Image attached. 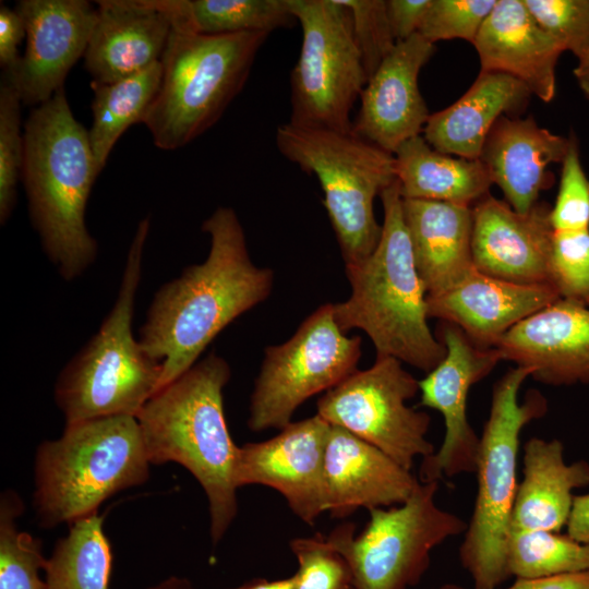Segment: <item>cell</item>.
I'll return each mask as SVG.
<instances>
[{"mask_svg": "<svg viewBox=\"0 0 589 589\" xmlns=\"http://www.w3.org/2000/svg\"><path fill=\"white\" fill-rule=\"evenodd\" d=\"M302 28L300 55L290 76L289 122L352 131L350 112L368 76L349 10L338 0H289Z\"/></svg>", "mask_w": 589, "mask_h": 589, "instance_id": "8fae6325", "label": "cell"}, {"mask_svg": "<svg viewBox=\"0 0 589 589\" xmlns=\"http://www.w3.org/2000/svg\"><path fill=\"white\" fill-rule=\"evenodd\" d=\"M550 211L551 206L540 201L529 212L518 213L490 193L479 200L472 206L476 269L516 284L553 286Z\"/></svg>", "mask_w": 589, "mask_h": 589, "instance_id": "e0dca14e", "label": "cell"}, {"mask_svg": "<svg viewBox=\"0 0 589 589\" xmlns=\"http://www.w3.org/2000/svg\"><path fill=\"white\" fill-rule=\"evenodd\" d=\"M347 589H353V588H352V586H351V587H349V588H347Z\"/></svg>", "mask_w": 589, "mask_h": 589, "instance_id": "681fc988", "label": "cell"}, {"mask_svg": "<svg viewBox=\"0 0 589 589\" xmlns=\"http://www.w3.org/2000/svg\"><path fill=\"white\" fill-rule=\"evenodd\" d=\"M432 0H386V13L396 41L419 32Z\"/></svg>", "mask_w": 589, "mask_h": 589, "instance_id": "60d3db41", "label": "cell"}, {"mask_svg": "<svg viewBox=\"0 0 589 589\" xmlns=\"http://www.w3.org/2000/svg\"><path fill=\"white\" fill-rule=\"evenodd\" d=\"M149 589H194V588L185 579L171 577Z\"/></svg>", "mask_w": 589, "mask_h": 589, "instance_id": "7dc6e473", "label": "cell"}, {"mask_svg": "<svg viewBox=\"0 0 589 589\" xmlns=\"http://www.w3.org/2000/svg\"><path fill=\"white\" fill-rule=\"evenodd\" d=\"M497 0H432L419 34L428 41L464 39L473 43Z\"/></svg>", "mask_w": 589, "mask_h": 589, "instance_id": "74e56055", "label": "cell"}, {"mask_svg": "<svg viewBox=\"0 0 589 589\" xmlns=\"http://www.w3.org/2000/svg\"><path fill=\"white\" fill-rule=\"evenodd\" d=\"M231 589H294V576L278 580L254 579Z\"/></svg>", "mask_w": 589, "mask_h": 589, "instance_id": "f6af8a7d", "label": "cell"}, {"mask_svg": "<svg viewBox=\"0 0 589 589\" xmlns=\"http://www.w3.org/2000/svg\"><path fill=\"white\" fill-rule=\"evenodd\" d=\"M574 75L584 96L589 100V50L578 60Z\"/></svg>", "mask_w": 589, "mask_h": 589, "instance_id": "bcb514c9", "label": "cell"}, {"mask_svg": "<svg viewBox=\"0 0 589 589\" xmlns=\"http://www.w3.org/2000/svg\"><path fill=\"white\" fill-rule=\"evenodd\" d=\"M111 548L96 514L71 524L45 567L46 589H109Z\"/></svg>", "mask_w": 589, "mask_h": 589, "instance_id": "4dcf8cb0", "label": "cell"}, {"mask_svg": "<svg viewBox=\"0 0 589 589\" xmlns=\"http://www.w3.org/2000/svg\"><path fill=\"white\" fill-rule=\"evenodd\" d=\"M15 10L26 32V48L11 79L25 105H41L64 87V80L84 57L96 21L85 0H21Z\"/></svg>", "mask_w": 589, "mask_h": 589, "instance_id": "2e32d148", "label": "cell"}, {"mask_svg": "<svg viewBox=\"0 0 589 589\" xmlns=\"http://www.w3.org/2000/svg\"><path fill=\"white\" fill-rule=\"evenodd\" d=\"M530 376V369L515 366L494 384L489 418L480 435L474 506L459 546V561L473 589H497L510 577L507 550L518 488L519 436L549 408L546 398L536 389L519 402L520 387Z\"/></svg>", "mask_w": 589, "mask_h": 589, "instance_id": "52a82bcc", "label": "cell"}, {"mask_svg": "<svg viewBox=\"0 0 589 589\" xmlns=\"http://www.w3.org/2000/svg\"><path fill=\"white\" fill-rule=\"evenodd\" d=\"M568 137L538 125L530 116L501 117L490 131L480 160L492 183L518 213L529 212L554 183L551 164H562Z\"/></svg>", "mask_w": 589, "mask_h": 589, "instance_id": "cb8c5ba5", "label": "cell"}, {"mask_svg": "<svg viewBox=\"0 0 589 589\" xmlns=\"http://www.w3.org/2000/svg\"><path fill=\"white\" fill-rule=\"evenodd\" d=\"M98 175L88 130L61 87L25 122L21 179L43 249L65 280L81 276L97 255L85 209Z\"/></svg>", "mask_w": 589, "mask_h": 589, "instance_id": "3957f363", "label": "cell"}, {"mask_svg": "<svg viewBox=\"0 0 589 589\" xmlns=\"http://www.w3.org/2000/svg\"><path fill=\"white\" fill-rule=\"evenodd\" d=\"M22 100L8 74L0 83V223L3 225L16 203V187L23 160Z\"/></svg>", "mask_w": 589, "mask_h": 589, "instance_id": "836d02e7", "label": "cell"}, {"mask_svg": "<svg viewBox=\"0 0 589 589\" xmlns=\"http://www.w3.org/2000/svg\"><path fill=\"white\" fill-rule=\"evenodd\" d=\"M290 550L298 561L294 589H347L351 587V573L344 556L326 537L294 538Z\"/></svg>", "mask_w": 589, "mask_h": 589, "instance_id": "d590c367", "label": "cell"}, {"mask_svg": "<svg viewBox=\"0 0 589 589\" xmlns=\"http://www.w3.org/2000/svg\"><path fill=\"white\" fill-rule=\"evenodd\" d=\"M435 52V45L419 33L396 43L368 80L352 131L395 154L406 141L421 135L430 117L418 77Z\"/></svg>", "mask_w": 589, "mask_h": 589, "instance_id": "ac0fdd59", "label": "cell"}, {"mask_svg": "<svg viewBox=\"0 0 589 589\" xmlns=\"http://www.w3.org/2000/svg\"><path fill=\"white\" fill-rule=\"evenodd\" d=\"M446 347L444 359L419 381L420 404L437 410L445 425L437 450L422 459L419 481L431 482L473 473L480 436L468 421L470 388L503 361L497 348L476 346L457 326L442 322L437 336Z\"/></svg>", "mask_w": 589, "mask_h": 589, "instance_id": "5bb4252c", "label": "cell"}, {"mask_svg": "<svg viewBox=\"0 0 589 589\" xmlns=\"http://www.w3.org/2000/svg\"><path fill=\"white\" fill-rule=\"evenodd\" d=\"M149 460L136 417L121 414L65 424L38 446L34 505L46 528L97 513L115 493L144 483Z\"/></svg>", "mask_w": 589, "mask_h": 589, "instance_id": "5b68a950", "label": "cell"}, {"mask_svg": "<svg viewBox=\"0 0 589 589\" xmlns=\"http://www.w3.org/2000/svg\"><path fill=\"white\" fill-rule=\"evenodd\" d=\"M176 27L205 35L271 32L297 20L289 0H158Z\"/></svg>", "mask_w": 589, "mask_h": 589, "instance_id": "f546056e", "label": "cell"}, {"mask_svg": "<svg viewBox=\"0 0 589 589\" xmlns=\"http://www.w3.org/2000/svg\"><path fill=\"white\" fill-rule=\"evenodd\" d=\"M530 91L504 73L483 72L450 106L430 115L423 137L434 149L466 159H480L485 140L503 117H518L528 106Z\"/></svg>", "mask_w": 589, "mask_h": 589, "instance_id": "484cf974", "label": "cell"}, {"mask_svg": "<svg viewBox=\"0 0 589 589\" xmlns=\"http://www.w3.org/2000/svg\"><path fill=\"white\" fill-rule=\"evenodd\" d=\"M227 361L209 353L157 390L135 416L151 464L177 462L189 470L208 501L211 537L219 542L237 512L235 469L239 452L228 431L224 388Z\"/></svg>", "mask_w": 589, "mask_h": 589, "instance_id": "7a4b0ae2", "label": "cell"}, {"mask_svg": "<svg viewBox=\"0 0 589 589\" xmlns=\"http://www.w3.org/2000/svg\"><path fill=\"white\" fill-rule=\"evenodd\" d=\"M561 299L551 285H521L476 267L453 288L426 297L429 317L459 327L478 347L495 348L522 320Z\"/></svg>", "mask_w": 589, "mask_h": 589, "instance_id": "ffe728a7", "label": "cell"}, {"mask_svg": "<svg viewBox=\"0 0 589 589\" xmlns=\"http://www.w3.org/2000/svg\"><path fill=\"white\" fill-rule=\"evenodd\" d=\"M551 280L561 299L589 306V229L554 231Z\"/></svg>", "mask_w": 589, "mask_h": 589, "instance_id": "e575fe53", "label": "cell"}, {"mask_svg": "<svg viewBox=\"0 0 589 589\" xmlns=\"http://www.w3.org/2000/svg\"><path fill=\"white\" fill-rule=\"evenodd\" d=\"M276 146L288 160L316 176L345 265L371 255L382 235L374 200L397 180L394 154L353 131L290 122L277 128Z\"/></svg>", "mask_w": 589, "mask_h": 589, "instance_id": "9c48e42d", "label": "cell"}, {"mask_svg": "<svg viewBox=\"0 0 589 589\" xmlns=\"http://www.w3.org/2000/svg\"><path fill=\"white\" fill-rule=\"evenodd\" d=\"M472 45L481 71L513 76L542 101H552L556 64L564 50L538 24L524 0H497Z\"/></svg>", "mask_w": 589, "mask_h": 589, "instance_id": "603a6c76", "label": "cell"}, {"mask_svg": "<svg viewBox=\"0 0 589 589\" xmlns=\"http://www.w3.org/2000/svg\"><path fill=\"white\" fill-rule=\"evenodd\" d=\"M507 566L516 578H539L589 572V543L546 530L513 531Z\"/></svg>", "mask_w": 589, "mask_h": 589, "instance_id": "1f68e13d", "label": "cell"}, {"mask_svg": "<svg viewBox=\"0 0 589 589\" xmlns=\"http://www.w3.org/2000/svg\"><path fill=\"white\" fill-rule=\"evenodd\" d=\"M437 481L417 484L396 506L372 508L364 529L341 524L326 537L346 560L353 589H409L428 570L432 551L465 533L467 522L436 503Z\"/></svg>", "mask_w": 589, "mask_h": 589, "instance_id": "30bf717a", "label": "cell"}, {"mask_svg": "<svg viewBox=\"0 0 589 589\" xmlns=\"http://www.w3.org/2000/svg\"><path fill=\"white\" fill-rule=\"evenodd\" d=\"M566 534L572 539L589 543V493L575 495Z\"/></svg>", "mask_w": 589, "mask_h": 589, "instance_id": "ee69618b", "label": "cell"}, {"mask_svg": "<svg viewBox=\"0 0 589 589\" xmlns=\"http://www.w3.org/2000/svg\"><path fill=\"white\" fill-rule=\"evenodd\" d=\"M161 63L109 84L92 83L93 122L88 130L89 142L98 172L123 132L134 123H142L147 109L158 93Z\"/></svg>", "mask_w": 589, "mask_h": 589, "instance_id": "f1b7e54d", "label": "cell"}, {"mask_svg": "<svg viewBox=\"0 0 589 589\" xmlns=\"http://www.w3.org/2000/svg\"><path fill=\"white\" fill-rule=\"evenodd\" d=\"M413 261L428 296L456 286L474 268L471 252L472 207L402 199Z\"/></svg>", "mask_w": 589, "mask_h": 589, "instance_id": "d4e9b609", "label": "cell"}, {"mask_svg": "<svg viewBox=\"0 0 589 589\" xmlns=\"http://www.w3.org/2000/svg\"><path fill=\"white\" fill-rule=\"evenodd\" d=\"M361 353V338L337 325L334 303L318 306L287 341L265 348L250 397L249 429L281 430L306 399L354 373Z\"/></svg>", "mask_w": 589, "mask_h": 589, "instance_id": "7c38bea8", "label": "cell"}, {"mask_svg": "<svg viewBox=\"0 0 589 589\" xmlns=\"http://www.w3.org/2000/svg\"><path fill=\"white\" fill-rule=\"evenodd\" d=\"M459 589H466L459 586ZM506 589H589V572L539 578H516Z\"/></svg>", "mask_w": 589, "mask_h": 589, "instance_id": "7bdbcfd3", "label": "cell"}, {"mask_svg": "<svg viewBox=\"0 0 589 589\" xmlns=\"http://www.w3.org/2000/svg\"><path fill=\"white\" fill-rule=\"evenodd\" d=\"M538 24L577 60L589 50V0H524Z\"/></svg>", "mask_w": 589, "mask_h": 589, "instance_id": "f35d334b", "label": "cell"}, {"mask_svg": "<svg viewBox=\"0 0 589 589\" xmlns=\"http://www.w3.org/2000/svg\"><path fill=\"white\" fill-rule=\"evenodd\" d=\"M22 509V501L14 492L1 496L0 589H46L39 576L47 564L40 542L16 527Z\"/></svg>", "mask_w": 589, "mask_h": 589, "instance_id": "d6a6232c", "label": "cell"}, {"mask_svg": "<svg viewBox=\"0 0 589 589\" xmlns=\"http://www.w3.org/2000/svg\"><path fill=\"white\" fill-rule=\"evenodd\" d=\"M402 199H420L472 207L493 184L480 159L443 154L414 136L394 154Z\"/></svg>", "mask_w": 589, "mask_h": 589, "instance_id": "83f0119b", "label": "cell"}, {"mask_svg": "<svg viewBox=\"0 0 589 589\" xmlns=\"http://www.w3.org/2000/svg\"><path fill=\"white\" fill-rule=\"evenodd\" d=\"M555 232L589 229V178L579 157L575 135L568 137V148L562 161L558 192L550 211Z\"/></svg>", "mask_w": 589, "mask_h": 589, "instance_id": "8d00e7d4", "label": "cell"}, {"mask_svg": "<svg viewBox=\"0 0 589 589\" xmlns=\"http://www.w3.org/2000/svg\"><path fill=\"white\" fill-rule=\"evenodd\" d=\"M208 255L163 285L148 308L139 341L161 364L158 390L196 362L231 322L271 294L274 273L250 257L242 225L220 206L203 223Z\"/></svg>", "mask_w": 589, "mask_h": 589, "instance_id": "6da1fadb", "label": "cell"}, {"mask_svg": "<svg viewBox=\"0 0 589 589\" xmlns=\"http://www.w3.org/2000/svg\"><path fill=\"white\" fill-rule=\"evenodd\" d=\"M330 423L321 416L290 422L266 441L239 447L237 488L260 484L283 495L291 512L313 526L326 512L324 462Z\"/></svg>", "mask_w": 589, "mask_h": 589, "instance_id": "9a60e30c", "label": "cell"}, {"mask_svg": "<svg viewBox=\"0 0 589 589\" xmlns=\"http://www.w3.org/2000/svg\"><path fill=\"white\" fill-rule=\"evenodd\" d=\"M351 15L352 32L368 76L375 72L396 45L385 0H338Z\"/></svg>", "mask_w": 589, "mask_h": 589, "instance_id": "ab89813d", "label": "cell"}, {"mask_svg": "<svg viewBox=\"0 0 589 589\" xmlns=\"http://www.w3.org/2000/svg\"><path fill=\"white\" fill-rule=\"evenodd\" d=\"M382 235L366 259L346 265L351 294L334 303L344 333L362 329L376 357H393L425 373L446 354L428 324L426 290L417 272L396 180L381 193Z\"/></svg>", "mask_w": 589, "mask_h": 589, "instance_id": "277c9868", "label": "cell"}, {"mask_svg": "<svg viewBox=\"0 0 589 589\" xmlns=\"http://www.w3.org/2000/svg\"><path fill=\"white\" fill-rule=\"evenodd\" d=\"M149 220L137 225L120 288L97 333L60 372L55 399L65 424L109 416H136L158 390L161 364L132 332Z\"/></svg>", "mask_w": 589, "mask_h": 589, "instance_id": "8992f818", "label": "cell"}, {"mask_svg": "<svg viewBox=\"0 0 589 589\" xmlns=\"http://www.w3.org/2000/svg\"><path fill=\"white\" fill-rule=\"evenodd\" d=\"M419 392V381L401 361L376 357L372 366L357 370L327 390L317 400L316 414L374 445L411 471L416 458L423 459L435 452L426 438L430 416L406 404Z\"/></svg>", "mask_w": 589, "mask_h": 589, "instance_id": "4fadbf2b", "label": "cell"}, {"mask_svg": "<svg viewBox=\"0 0 589 589\" xmlns=\"http://www.w3.org/2000/svg\"><path fill=\"white\" fill-rule=\"evenodd\" d=\"M495 348L542 384L589 385V309L558 299L515 325Z\"/></svg>", "mask_w": 589, "mask_h": 589, "instance_id": "d6986e66", "label": "cell"}, {"mask_svg": "<svg viewBox=\"0 0 589 589\" xmlns=\"http://www.w3.org/2000/svg\"><path fill=\"white\" fill-rule=\"evenodd\" d=\"M437 589H459V586H457L455 584H446V585H443V586L438 587Z\"/></svg>", "mask_w": 589, "mask_h": 589, "instance_id": "c3c4849f", "label": "cell"}, {"mask_svg": "<svg viewBox=\"0 0 589 589\" xmlns=\"http://www.w3.org/2000/svg\"><path fill=\"white\" fill-rule=\"evenodd\" d=\"M326 512L344 518L358 508H386L406 502L419 483L374 445L330 424L325 462Z\"/></svg>", "mask_w": 589, "mask_h": 589, "instance_id": "7402d4cb", "label": "cell"}, {"mask_svg": "<svg viewBox=\"0 0 589 589\" xmlns=\"http://www.w3.org/2000/svg\"><path fill=\"white\" fill-rule=\"evenodd\" d=\"M26 37L24 22L14 9L0 5V65L3 72L12 73L20 63L19 45Z\"/></svg>", "mask_w": 589, "mask_h": 589, "instance_id": "b9f144b4", "label": "cell"}, {"mask_svg": "<svg viewBox=\"0 0 589 589\" xmlns=\"http://www.w3.org/2000/svg\"><path fill=\"white\" fill-rule=\"evenodd\" d=\"M522 464V479L513 510V531L560 532L570 516L573 491L589 485V462H566L560 440L531 437L524 445Z\"/></svg>", "mask_w": 589, "mask_h": 589, "instance_id": "4316f807", "label": "cell"}, {"mask_svg": "<svg viewBox=\"0 0 589 589\" xmlns=\"http://www.w3.org/2000/svg\"><path fill=\"white\" fill-rule=\"evenodd\" d=\"M84 55L92 83L109 84L160 61L172 32L158 0H101Z\"/></svg>", "mask_w": 589, "mask_h": 589, "instance_id": "44dd1931", "label": "cell"}, {"mask_svg": "<svg viewBox=\"0 0 589 589\" xmlns=\"http://www.w3.org/2000/svg\"><path fill=\"white\" fill-rule=\"evenodd\" d=\"M267 33L205 35L172 26L161 81L142 121L154 144L180 148L212 128L243 88Z\"/></svg>", "mask_w": 589, "mask_h": 589, "instance_id": "ba28073f", "label": "cell"}]
</instances>
